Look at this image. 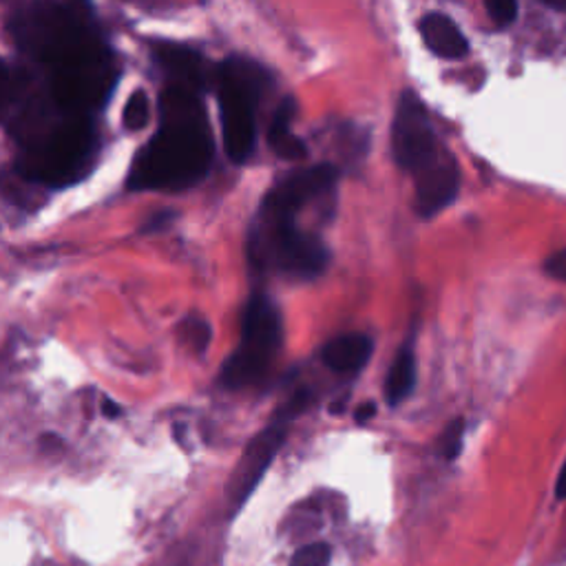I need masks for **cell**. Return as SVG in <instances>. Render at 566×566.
<instances>
[{
  "label": "cell",
  "mask_w": 566,
  "mask_h": 566,
  "mask_svg": "<svg viewBox=\"0 0 566 566\" xmlns=\"http://www.w3.org/2000/svg\"><path fill=\"white\" fill-rule=\"evenodd\" d=\"M374 414H376V406H374V403H363V406L356 410L354 419H356V423H367Z\"/></svg>",
  "instance_id": "20"
},
{
  "label": "cell",
  "mask_w": 566,
  "mask_h": 566,
  "mask_svg": "<svg viewBox=\"0 0 566 566\" xmlns=\"http://www.w3.org/2000/svg\"><path fill=\"white\" fill-rule=\"evenodd\" d=\"M151 120V104L148 98L142 89L133 91L124 104V113H122V122L129 131H140L148 124Z\"/></svg>",
  "instance_id": "15"
},
{
  "label": "cell",
  "mask_w": 566,
  "mask_h": 566,
  "mask_svg": "<svg viewBox=\"0 0 566 566\" xmlns=\"http://www.w3.org/2000/svg\"><path fill=\"white\" fill-rule=\"evenodd\" d=\"M102 414H104L107 419H118V417L122 414V410H120V406L113 403L111 399H104V401H102Z\"/></svg>",
  "instance_id": "22"
},
{
  "label": "cell",
  "mask_w": 566,
  "mask_h": 566,
  "mask_svg": "<svg viewBox=\"0 0 566 566\" xmlns=\"http://www.w3.org/2000/svg\"><path fill=\"white\" fill-rule=\"evenodd\" d=\"M546 8H551V10H566V3H559V0H557V3H546Z\"/></svg>",
  "instance_id": "23"
},
{
  "label": "cell",
  "mask_w": 566,
  "mask_h": 566,
  "mask_svg": "<svg viewBox=\"0 0 566 566\" xmlns=\"http://www.w3.org/2000/svg\"><path fill=\"white\" fill-rule=\"evenodd\" d=\"M308 399L310 397L306 390L297 392L286 406H281V410L273 417V421L246 447V452L229 482V500L235 509H242V504L251 498V493L262 482L264 474L273 465L275 456L279 454L281 445L288 436L290 423L295 421V417H299L306 410Z\"/></svg>",
  "instance_id": "8"
},
{
  "label": "cell",
  "mask_w": 566,
  "mask_h": 566,
  "mask_svg": "<svg viewBox=\"0 0 566 566\" xmlns=\"http://www.w3.org/2000/svg\"><path fill=\"white\" fill-rule=\"evenodd\" d=\"M303 209L301 200L277 184L264 196L248 231V259L257 270L303 281L325 270L330 262L325 244L297 226Z\"/></svg>",
  "instance_id": "4"
},
{
  "label": "cell",
  "mask_w": 566,
  "mask_h": 566,
  "mask_svg": "<svg viewBox=\"0 0 566 566\" xmlns=\"http://www.w3.org/2000/svg\"><path fill=\"white\" fill-rule=\"evenodd\" d=\"M332 559V548L325 542H312L301 546L292 559L290 566H330Z\"/></svg>",
  "instance_id": "16"
},
{
  "label": "cell",
  "mask_w": 566,
  "mask_h": 566,
  "mask_svg": "<svg viewBox=\"0 0 566 566\" xmlns=\"http://www.w3.org/2000/svg\"><path fill=\"white\" fill-rule=\"evenodd\" d=\"M414 386H417V356L410 341L399 349V354L390 365L388 379H386V401L392 408L401 406L406 399H410Z\"/></svg>",
  "instance_id": "13"
},
{
  "label": "cell",
  "mask_w": 566,
  "mask_h": 566,
  "mask_svg": "<svg viewBox=\"0 0 566 566\" xmlns=\"http://www.w3.org/2000/svg\"><path fill=\"white\" fill-rule=\"evenodd\" d=\"M10 32L16 47L43 67V87L65 113L93 118L102 109L115 87L118 65L89 5H25L12 16Z\"/></svg>",
  "instance_id": "1"
},
{
  "label": "cell",
  "mask_w": 566,
  "mask_h": 566,
  "mask_svg": "<svg viewBox=\"0 0 566 566\" xmlns=\"http://www.w3.org/2000/svg\"><path fill=\"white\" fill-rule=\"evenodd\" d=\"M179 336L196 354H204L211 345L213 330L211 323L202 317H186L179 325Z\"/></svg>",
  "instance_id": "14"
},
{
  "label": "cell",
  "mask_w": 566,
  "mask_h": 566,
  "mask_svg": "<svg viewBox=\"0 0 566 566\" xmlns=\"http://www.w3.org/2000/svg\"><path fill=\"white\" fill-rule=\"evenodd\" d=\"M297 115V100L292 96L284 98L268 126V144L281 159H306L308 146L301 137L292 133V120Z\"/></svg>",
  "instance_id": "12"
},
{
  "label": "cell",
  "mask_w": 566,
  "mask_h": 566,
  "mask_svg": "<svg viewBox=\"0 0 566 566\" xmlns=\"http://www.w3.org/2000/svg\"><path fill=\"white\" fill-rule=\"evenodd\" d=\"M421 36L428 49L441 58L456 60L469 52V43L458 25L441 12H432L421 21Z\"/></svg>",
  "instance_id": "10"
},
{
  "label": "cell",
  "mask_w": 566,
  "mask_h": 566,
  "mask_svg": "<svg viewBox=\"0 0 566 566\" xmlns=\"http://www.w3.org/2000/svg\"><path fill=\"white\" fill-rule=\"evenodd\" d=\"M16 142L21 144L19 170L45 186L63 188L82 179L98 153V133L93 118L71 115L63 109L47 113Z\"/></svg>",
  "instance_id": "5"
},
{
  "label": "cell",
  "mask_w": 566,
  "mask_h": 566,
  "mask_svg": "<svg viewBox=\"0 0 566 566\" xmlns=\"http://www.w3.org/2000/svg\"><path fill=\"white\" fill-rule=\"evenodd\" d=\"M220 122L226 155L244 164L257 142V107L268 85V71L246 58H226L215 71Z\"/></svg>",
  "instance_id": "6"
},
{
  "label": "cell",
  "mask_w": 566,
  "mask_h": 566,
  "mask_svg": "<svg viewBox=\"0 0 566 566\" xmlns=\"http://www.w3.org/2000/svg\"><path fill=\"white\" fill-rule=\"evenodd\" d=\"M371 347L374 343L365 334H343L323 345L321 358L332 371L352 374L365 367L371 356Z\"/></svg>",
  "instance_id": "11"
},
{
  "label": "cell",
  "mask_w": 566,
  "mask_h": 566,
  "mask_svg": "<svg viewBox=\"0 0 566 566\" xmlns=\"http://www.w3.org/2000/svg\"><path fill=\"white\" fill-rule=\"evenodd\" d=\"M463 434H465V421L456 419L450 423V428L443 434V456L447 460H454L463 450Z\"/></svg>",
  "instance_id": "18"
},
{
  "label": "cell",
  "mask_w": 566,
  "mask_h": 566,
  "mask_svg": "<svg viewBox=\"0 0 566 566\" xmlns=\"http://www.w3.org/2000/svg\"><path fill=\"white\" fill-rule=\"evenodd\" d=\"M155 60L166 74V85L193 93H204L209 87V69L204 58L177 43H159L155 47Z\"/></svg>",
  "instance_id": "9"
},
{
  "label": "cell",
  "mask_w": 566,
  "mask_h": 566,
  "mask_svg": "<svg viewBox=\"0 0 566 566\" xmlns=\"http://www.w3.org/2000/svg\"><path fill=\"white\" fill-rule=\"evenodd\" d=\"M392 153L414 177V207L421 218H434L456 200L460 184L456 159L439 142L425 104L410 89L401 93L395 111Z\"/></svg>",
  "instance_id": "3"
},
{
  "label": "cell",
  "mask_w": 566,
  "mask_h": 566,
  "mask_svg": "<svg viewBox=\"0 0 566 566\" xmlns=\"http://www.w3.org/2000/svg\"><path fill=\"white\" fill-rule=\"evenodd\" d=\"M284 343V319L266 292H253L242 317V334L235 352L224 360L220 384L226 390L257 386L270 371Z\"/></svg>",
  "instance_id": "7"
},
{
  "label": "cell",
  "mask_w": 566,
  "mask_h": 566,
  "mask_svg": "<svg viewBox=\"0 0 566 566\" xmlns=\"http://www.w3.org/2000/svg\"><path fill=\"white\" fill-rule=\"evenodd\" d=\"M213 162V135L202 96L166 85L159 96V129L135 155L129 191H186Z\"/></svg>",
  "instance_id": "2"
},
{
  "label": "cell",
  "mask_w": 566,
  "mask_h": 566,
  "mask_svg": "<svg viewBox=\"0 0 566 566\" xmlns=\"http://www.w3.org/2000/svg\"><path fill=\"white\" fill-rule=\"evenodd\" d=\"M485 8H487L489 19L498 27H509L518 16V5L513 3V0H489Z\"/></svg>",
  "instance_id": "17"
},
{
  "label": "cell",
  "mask_w": 566,
  "mask_h": 566,
  "mask_svg": "<svg viewBox=\"0 0 566 566\" xmlns=\"http://www.w3.org/2000/svg\"><path fill=\"white\" fill-rule=\"evenodd\" d=\"M555 496H557L559 500H566V460H564V465H562V471H559V476H557Z\"/></svg>",
  "instance_id": "21"
},
{
  "label": "cell",
  "mask_w": 566,
  "mask_h": 566,
  "mask_svg": "<svg viewBox=\"0 0 566 566\" xmlns=\"http://www.w3.org/2000/svg\"><path fill=\"white\" fill-rule=\"evenodd\" d=\"M544 270L553 277V279H559V281H566V248L551 255L546 262H544Z\"/></svg>",
  "instance_id": "19"
}]
</instances>
